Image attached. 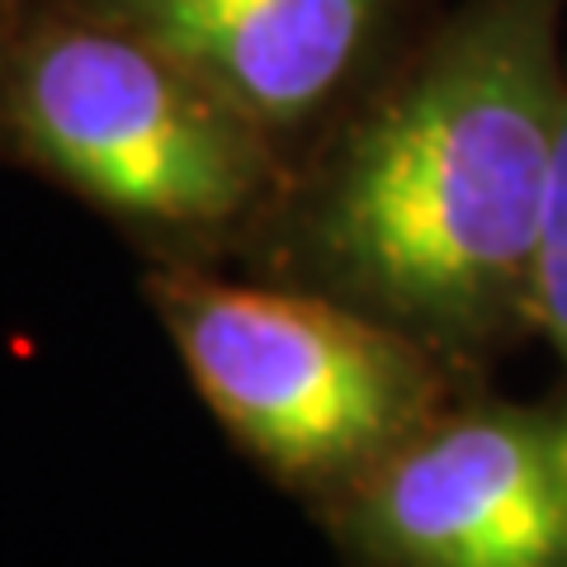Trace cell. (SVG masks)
I'll list each match as a JSON object with an SVG mask.
<instances>
[{"instance_id":"cell-1","label":"cell","mask_w":567,"mask_h":567,"mask_svg":"<svg viewBox=\"0 0 567 567\" xmlns=\"http://www.w3.org/2000/svg\"><path fill=\"white\" fill-rule=\"evenodd\" d=\"M567 0H464L298 156L246 251L464 374L539 331Z\"/></svg>"},{"instance_id":"cell-2","label":"cell","mask_w":567,"mask_h":567,"mask_svg":"<svg viewBox=\"0 0 567 567\" xmlns=\"http://www.w3.org/2000/svg\"><path fill=\"white\" fill-rule=\"evenodd\" d=\"M0 156L189 265L246 251L293 171L189 62L81 0L0 10Z\"/></svg>"},{"instance_id":"cell-3","label":"cell","mask_w":567,"mask_h":567,"mask_svg":"<svg viewBox=\"0 0 567 567\" xmlns=\"http://www.w3.org/2000/svg\"><path fill=\"white\" fill-rule=\"evenodd\" d=\"M142 298L227 440L312 516L477 383L412 331L298 284L156 260Z\"/></svg>"},{"instance_id":"cell-4","label":"cell","mask_w":567,"mask_h":567,"mask_svg":"<svg viewBox=\"0 0 567 567\" xmlns=\"http://www.w3.org/2000/svg\"><path fill=\"white\" fill-rule=\"evenodd\" d=\"M317 520L346 567H567V388H464Z\"/></svg>"},{"instance_id":"cell-5","label":"cell","mask_w":567,"mask_h":567,"mask_svg":"<svg viewBox=\"0 0 567 567\" xmlns=\"http://www.w3.org/2000/svg\"><path fill=\"white\" fill-rule=\"evenodd\" d=\"M142 29L298 162L406 48L425 0H81Z\"/></svg>"},{"instance_id":"cell-6","label":"cell","mask_w":567,"mask_h":567,"mask_svg":"<svg viewBox=\"0 0 567 567\" xmlns=\"http://www.w3.org/2000/svg\"><path fill=\"white\" fill-rule=\"evenodd\" d=\"M539 331L558 350L563 388H567V85H563V114H558L554 185H548L544 256H539Z\"/></svg>"},{"instance_id":"cell-7","label":"cell","mask_w":567,"mask_h":567,"mask_svg":"<svg viewBox=\"0 0 567 567\" xmlns=\"http://www.w3.org/2000/svg\"><path fill=\"white\" fill-rule=\"evenodd\" d=\"M0 10H6V0H0Z\"/></svg>"}]
</instances>
